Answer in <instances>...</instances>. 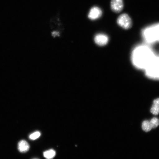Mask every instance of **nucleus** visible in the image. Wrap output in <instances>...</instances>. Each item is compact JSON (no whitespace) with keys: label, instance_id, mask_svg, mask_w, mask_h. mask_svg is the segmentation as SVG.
Masks as SVG:
<instances>
[{"label":"nucleus","instance_id":"14","mask_svg":"<svg viewBox=\"0 0 159 159\" xmlns=\"http://www.w3.org/2000/svg\"><path fill=\"white\" fill-rule=\"evenodd\" d=\"M53 36L55 37L57 35H59V33L57 32H53L52 33Z\"/></svg>","mask_w":159,"mask_h":159},{"label":"nucleus","instance_id":"10","mask_svg":"<svg viewBox=\"0 0 159 159\" xmlns=\"http://www.w3.org/2000/svg\"><path fill=\"white\" fill-rule=\"evenodd\" d=\"M56 152L53 149H50L43 152V155L46 159H52L55 156Z\"/></svg>","mask_w":159,"mask_h":159},{"label":"nucleus","instance_id":"15","mask_svg":"<svg viewBox=\"0 0 159 159\" xmlns=\"http://www.w3.org/2000/svg\"></svg>","mask_w":159,"mask_h":159},{"label":"nucleus","instance_id":"9","mask_svg":"<svg viewBox=\"0 0 159 159\" xmlns=\"http://www.w3.org/2000/svg\"><path fill=\"white\" fill-rule=\"evenodd\" d=\"M151 113L154 115H158L159 113V98L155 99L151 108Z\"/></svg>","mask_w":159,"mask_h":159},{"label":"nucleus","instance_id":"11","mask_svg":"<svg viewBox=\"0 0 159 159\" xmlns=\"http://www.w3.org/2000/svg\"><path fill=\"white\" fill-rule=\"evenodd\" d=\"M142 128L146 132H149L152 129L150 121L148 120H145L143 122Z\"/></svg>","mask_w":159,"mask_h":159},{"label":"nucleus","instance_id":"13","mask_svg":"<svg viewBox=\"0 0 159 159\" xmlns=\"http://www.w3.org/2000/svg\"><path fill=\"white\" fill-rule=\"evenodd\" d=\"M41 135V133L39 131H36L30 135L29 139L30 140H34L38 139L40 136Z\"/></svg>","mask_w":159,"mask_h":159},{"label":"nucleus","instance_id":"4","mask_svg":"<svg viewBox=\"0 0 159 159\" xmlns=\"http://www.w3.org/2000/svg\"><path fill=\"white\" fill-rule=\"evenodd\" d=\"M117 23L122 28L128 30L132 26V21L130 17L126 13L119 16L117 20Z\"/></svg>","mask_w":159,"mask_h":159},{"label":"nucleus","instance_id":"3","mask_svg":"<svg viewBox=\"0 0 159 159\" xmlns=\"http://www.w3.org/2000/svg\"><path fill=\"white\" fill-rule=\"evenodd\" d=\"M144 71L148 78L159 80V56H156Z\"/></svg>","mask_w":159,"mask_h":159},{"label":"nucleus","instance_id":"1","mask_svg":"<svg viewBox=\"0 0 159 159\" xmlns=\"http://www.w3.org/2000/svg\"><path fill=\"white\" fill-rule=\"evenodd\" d=\"M153 50L147 45L137 46L133 50L131 60L137 69L145 70L156 57Z\"/></svg>","mask_w":159,"mask_h":159},{"label":"nucleus","instance_id":"8","mask_svg":"<svg viewBox=\"0 0 159 159\" xmlns=\"http://www.w3.org/2000/svg\"><path fill=\"white\" fill-rule=\"evenodd\" d=\"M30 145L26 141L21 140L18 144V149L21 153H25L29 150Z\"/></svg>","mask_w":159,"mask_h":159},{"label":"nucleus","instance_id":"5","mask_svg":"<svg viewBox=\"0 0 159 159\" xmlns=\"http://www.w3.org/2000/svg\"><path fill=\"white\" fill-rule=\"evenodd\" d=\"M123 0H111V8L112 11L115 13H119L124 9Z\"/></svg>","mask_w":159,"mask_h":159},{"label":"nucleus","instance_id":"6","mask_svg":"<svg viewBox=\"0 0 159 159\" xmlns=\"http://www.w3.org/2000/svg\"><path fill=\"white\" fill-rule=\"evenodd\" d=\"M94 41L97 45L104 46L108 43L109 38L108 36L104 34H99L95 37Z\"/></svg>","mask_w":159,"mask_h":159},{"label":"nucleus","instance_id":"12","mask_svg":"<svg viewBox=\"0 0 159 159\" xmlns=\"http://www.w3.org/2000/svg\"><path fill=\"white\" fill-rule=\"evenodd\" d=\"M150 122L152 129L156 128L159 125V119L157 118H153L151 119Z\"/></svg>","mask_w":159,"mask_h":159},{"label":"nucleus","instance_id":"7","mask_svg":"<svg viewBox=\"0 0 159 159\" xmlns=\"http://www.w3.org/2000/svg\"><path fill=\"white\" fill-rule=\"evenodd\" d=\"M102 11L98 7H94L90 10L88 17L91 20H95L99 18L102 15Z\"/></svg>","mask_w":159,"mask_h":159},{"label":"nucleus","instance_id":"2","mask_svg":"<svg viewBox=\"0 0 159 159\" xmlns=\"http://www.w3.org/2000/svg\"><path fill=\"white\" fill-rule=\"evenodd\" d=\"M142 36L148 44L159 43V23L145 28L142 31Z\"/></svg>","mask_w":159,"mask_h":159}]
</instances>
